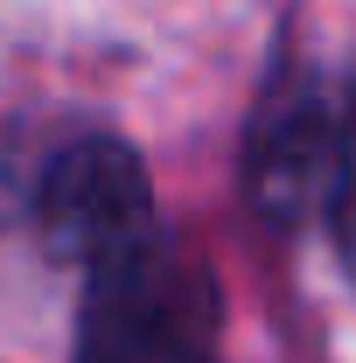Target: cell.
Returning a JSON list of instances; mask_svg holds the SVG:
<instances>
[{"label": "cell", "instance_id": "6da1fadb", "mask_svg": "<svg viewBox=\"0 0 356 363\" xmlns=\"http://www.w3.org/2000/svg\"><path fill=\"white\" fill-rule=\"evenodd\" d=\"M217 321V286L161 230L84 272L70 363H223Z\"/></svg>", "mask_w": 356, "mask_h": 363}, {"label": "cell", "instance_id": "7a4b0ae2", "mask_svg": "<svg viewBox=\"0 0 356 363\" xmlns=\"http://www.w3.org/2000/svg\"><path fill=\"white\" fill-rule=\"evenodd\" d=\"M343 154V77L314 63H279L245 126V203L266 230L321 224Z\"/></svg>", "mask_w": 356, "mask_h": 363}, {"label": "cell", "instance_id": "3957f363", "mask_svg": "<svg viewBox=\"0 0 356 363\" xmlns=\"http://www.w3.org/2000/svg\"><path fill=\"white\" fill-rule=\"evenodd\" d=\"M321 224H328V245H335V259H343V272L356 286V70H343V154H335Z\"/></svg>", "mask_w": 356, "mask_h": 363}]
</instances>
